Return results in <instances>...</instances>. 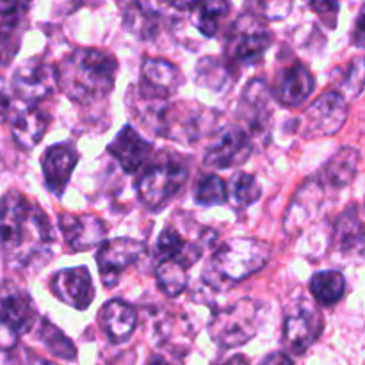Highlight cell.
<instances>
[{
  "label": "cell",
  "mask_w": 365,
  "mask_h": 365,
  "mask_svg": "<svg viewBox=\"0 0 365 365\" xmlns=\"http://www.w3.org/2000/svg\"><path fill=\"white\" fill-rule=\"evenodd\" d=\"M56 232L41 207L21 192L11 191L0 200V250L13 269H38L52 259Z\"/></svg>",
  "instance_id": "obj_1"
},
{
  "label": "cell",
  "mask_w": 365,
  "mask_h": 365,
  "mask_svg": "<svg viewBox=\"0 0 365 365\" xmlns=\"http://www.w3.org/2000/svg\"><path fill=\"white\" fill-rule=\"evenodd\" d=\"M323 321L319 312L307 303H299L284 321V342L296 355H303L319 337Z\"/></svg>",
  "instance_id": "obj_13"
},
{
  "label": "cell",
  "mask_w": 365,
  "mask_h": 365,
  "mask_svg": "<svg viewBox=\"0 0 365 365\" xmlns=\"http://www.w3.org/2000/svg\"><path fill=\"white\" fill-rule=\"evenodd\" d=\"M271 250L255 239H232L214 252L212 269L230 282L246 280L269 262Z\"/></svg>",
  "instance_id": "obj_4"
},
{
  "label": "cell",
  "mask_w": 365,
  "mask_h": 365,
  "mask_svg": "<svg viewBox=\"0 0 365 365\" xmlns=\"http://www.w3.org/2000/svg\"><path fill=\"white\" fill-rule=\"evenodd\" d=\"M11 360H13V362H18L20 365H59L56 362H50V360L38 359V356L31 355L27 349H20V353L11 355Z\"/></svg>",
  "instance_id": "obj_37"
},
{
  "label": "cell",
  "mask_w": 365,
  "mask_h": 365,
  "mask_svg": "<svg viewBox=\"0 0 365 365\" xmlns=\"http://www.w3.org/2000/svg\"><path fill=\"white\" fill-rule=\"evenodd\" d=\"M153 4H130L125 7V25L139 38L148 39L159 29V13Z\"/></svg>",
  "instance_id": "obj_29"
},
{
  "label": "cell",
  "mask_w": 365,
  "mask_h": 365,
  "mask_svg": "<svg viewBox=\"0 0 365 365\" xmlns=\"http://www.w3.org/2000/svg\"><path fill=\"white\" fill-rule=\"evenodd\" d=\"M239 114L248 121L252 132L266 130L271 120L269 89L264 81H252L242 93Z\"/></svg>",
  "instance_id": "obj_21"
},
{
  "label": "cell",
  "mask_w": 365,
  "mask_h": 365,
  "mask_svg": "<svg viewBox=\"0 0 365 365\" xmlns=\"http://www.w3.org/2000/svg\"><path fill=\"white\" fill-rule=\"evenodd\" d=\"M230 70H228V61H221L217 57H203L196 64V82L202 88L221 91L228 84Z\"/></svg>",
  "instance_id": "obj_32"
},
{
  "label": "cell",
  "mask_w": 365,
  "mask_h": 365,
  "mask_svg": "<svg viewBox=\"0 0 365 365\" xmlns=\"http://www.w3.org/2000/svg\"><path fill=\"white\" fill-rule=\"evenodd\" d=\"M146 365H170V364H168L166 360L163 359V356L155 355V356H152V359L148 360V364H146Z\"/></svg>",
  "instance_id": "obj_41"
},
{
  "label": "cell",
  "mask_w": 365,
  "mask_h": 365,
  "mask_svg": "<svg viewBox=\"0 0 365 365\" xmlns=\"http://www.w3.org/2000/svg\"><path fill=\"white\" fill-rule=\"evenodd\" d=\"M316 88L314 75L303 63H292L278 73L274 84V98L285 107H298L312 95Z\"/></svg>",
  "instance_id": "obj_17"
},
{
  "label": "cell",
  "mask_w": 365,
  "mask_h": 365,
  "mask_svg": "<svg viewBox=\"0 0 365 365\" xmlns=\"http://www.w3.org/2000/svg\"><path fill=\"white\" fill-rule=\"evenodd\" d=\"M365 86V57H355L351 63L346 66V70L341 71L339 78V88L344 95L359 96Z\"/></svg>",
  "instance_id": "obj_35"
},
{
  "label": "cell",
  "mask_w": 365,
  "mask_h": 365,
  "mask_svg": "<svg viewBox=\"0 0 365 365\" xmlns=\"http://www.w3.org/2000/svg\"><path fill=\"white\" fill-rule=\"evenodd\" d=\"M259 365H294V362H292L291 356L285 355V353L273 351V353H269V355L264 356V359L260 360Z\"/></svg>",
  "instance_id": "obj_39"
},
{
  "label": "cell",
  "mask_w": 365,
  "mask_h": 365,
  "mask_svg": "<svg viewBox=\"0 0 365 365\" xmlns=\"http://www.w3.org/2000/svg\"><path fill=\"white\" fill-rule=\"evenodd\" d=\"M217 365H250V364L242 355H234V356H230L228 360H225V362H221Z\"/></svg>",
  "instance_id": "obj_40"
},
{
  "label": "cell",
  "mask_w": 365,
  "mask_h": 365,
  "mask_svg": "<svg viewBox=\"0 0 365 365\" xmlns=\"http://www.w3.org/2000/svg\"><path fill=\"white\" fill-rule=\"evenodd\" d=\"M13 114V88L0 77V123H6Z\"/></svg>",
  "instance_id": "obj_36"
},
{
  "label": "cell",
  "mask_w": 365,
  "mask_h": 365,
  "mask_svg": "<svg viewBox=\"0 0 365 365\" xmlns=\"http://www.w3.org/2000/svg\"><path fill=\"white\" fill-rule=\"evenodd\" d=\"M196 203L203 207L221 205L228 200V187L225 180L217 175H202L195 185Z\"/></svg>",
  "instance_id": "obj_33"
},
{
  "label": "cell",
  "mask_w": 365,
  "mask_h": 365,
  "mask_svg": "<svg viewBox=\"0 0 365 365\" xmlns=\"http://www.w3.org/2000/svg\"><path fill=\"white\" fill-rule=\"evenodd\" d=\"M259 312L257 305L250 298L239 299L214 314L209 324L212 341L221 348H237L252 341L257 334Z\"/></svg>",
  "instance_id": "obj_5"
},
{
  "label": "cell",
  "mask_w": 365,
  "mask_h": 365,
  "mask_svg": "<svg viewBox=\"0 0 365 365\" xmlns=\"http://www.w3.org/2000/svg\"><path fill=\"white\" fill-rule=\"evenodd\" d=\"M38 337L39 341L45 344V348L52 353L53 356L63 360H75L77 359V348L71 342V339H68L56 324H52L50 321L41 319L38 327Z\"/></svg>",
  "instance_id": "obj_30"
},
{
  "label": "cell",
  "mask_w": 365,
  "mask_h": 365,
  "mask_svg": "<svg viewBox=\"0 0 365 365\" xmlns=\"http://www.w3.org/2000/svg\"><path fill=\"white\" fill-rule=\"evenodd\" d=\"M59 228L71 252H88L103 245L106 223L93 214H70L59 216Z\"/></svg>",
  "instance_id": "obj_14"
},
{
  "label": "cell",
  "mask_w": 365,
  "mask_h": 365,
  "mask_svg": "<svg viewBox=\"0 0 365 365\" xmlns=\"http://www.w3.org/2000/svg\"><path fill=\"white\" fill-rule=\"evenodd\" d=\"M11 88L21 102H25L27 106H34V103L48 98L59 88L57 70L46 61L32 57V59L24 61L16 68V71L13 73V81H11Z\"/></svg>",
  "instance_id": "obj_8"
},
{
  "label": "cell",
  "mask_w": 365,
  "mask_h": 365,
  "mask_svg": "<svg viewBox=\"0 0 365 365\" xmlns=\"http://www.w3.org/2000/svg\"><path fill=\"white\" fill-rule=\"evenodd\" d=\"M118 61L96 48H77L57 68V81L68 98L93 103L109 96L114 89Z\"/></svg>",
  "instance_id": "obj_2"
},
{
  "label": "cell",
  "mask_w": 365,
  "mask_h": 365,
  "mask_svg": "<svg viewBox=\"0 0 365 365\" xmlns=\"http://www.w3.org/2000/svg\"><path fill=\"white\" fill-rule=\"evenodd\" d=\"M271 41V32L267 31L259 14H242L234 21L227 34V61L237 64L253 63L266 53Z\"/></svg>",
  "instance_id": "obj_7"
},
{
  "label": "cell",
  "mask_w": 365,
  "mask_h": 365,
  "mask_svg": "<svg viewBox=\"0 0 365 365\" xmlns=\"http://www.w3.org/2000/svg\"><path fill=\"white\" fill-rule=\"evenodd\" d=\"M98 321L102 330L114 344L127 342L138 327V312L121 299H110L100 309Z\"/></svg>",
  "instance_id": "obj_19"
},
{
  "label": "cell",
  "mask_w": 365,
  "mask_h": 365,
  "mask_svg": "<svg viewBox=\"0 0 365 365\" xmlns=\"http://www.w3.org/2000/svg\"><path fill=\"white\" fill-rule=\"evenodd\" d=\"M228 196L235 203V207L245 209V207L253 205L262 196V189H260L259 182H257L253 175L239 171L232 178L230 187H228Z\"/></svg>",
  "instance_id": "obj_34"
},
{
  "label": "cell",
  "mask_w": 365,
  "mask_h": 365,
  "mask_svg": "<svg viewBox=\"0 0 365 365\" xmlns=\"http://www.w3.org/2000/svg\"><path fill=\"white\" fill-rule=\"evenodd\" d=\"M78 163V152L71 143H59L46 148L41 159L45 185L53 196H61L66 191L71 173Z\"/></svg>",
  "instance_id": "obj_15"
},
{
  "label": "cell",
  "mask_w": 365,
  "mask_h": 365,
  "mask_svg": "<svg viewBox=\"0 0 365 365\" xmlns=\"http://www.w3.org/2000/svg\"><path fill=\"white\" fill-rule=\"evenodd\" d=\"M321 200H323V189H321L319 182L314 180L303 184L298 195H296L294 202L291 203L287 210L284 223L285 230L292 234V232H298L305 223H309L310 217L319 209Z\"/></svg>",
  "instance_id": "obj_22"
},
{
  "label": "cell",
  "mask_w": 365,
  "mask_h": 365,
  "mask_svg": "<svg viewBox=\"0 0 365 365\" xmlns=\"http://www.w3.org/2000/svg\"><path fill=\"white\" fill-rule=\"evenodd\" d=\"M21 9L6 14L0 20V68L7 66L21 46V38L25 32V14L21 13Z\"/></svg>",
  "instance_id": "obj_27"
},
{
  "label": "cell",
  "mask_w": 365,
  "mask_h": 365,
  "mask_svg": "<svg viewBox=\"0 0 365 365\" xmlns=\"http://www.w3.org/2000/svg\"><path fill=\"white\" fill-rule=\"evenodd\" d=\"M107 152L118 160V164L127 173H135V171H139V168L148 163L150 155L153 153V146L152 143L141 138V134L135 128H132L130 125H125L118 132L114 141L107 146Z\"/></svg>",
  "instance_id": "obj_18"
},
{
  "label": "cell",
  "mask_w": 365,
  "mask_h": 365,
  "mask_svg": "<svg viewBox=\"0 0 365 365\" xmlns=\"http://www.w3.org/2000/svg\"><path fill=\"white\" fill-rule=\"evenodd\" d=\"M353 45L365 50V6L360 11L359 18H356L355 31H353Z\"/></svg>",
  "instance_id": "obj_38"
},
{
  "label": "cell",
  "mask_w": 365,
  "mask_h": 365,
  "mask_svg": "<svg viewBox=\"0 0 365 365\" xmlns=\"http://www.w3.org/2000/svg\"><path fill=\"white\" fill-rule=\"evenodd\" d=\"M348 120V103L342 93L327 91L307 109L305 135L307 138H328L344 127Z\"/></svg>",
  "instance_id": "obj_9"
},
{
  "label": "cell",
  "mask_w": 365,
  "mask_h": 365,
  "mask_svg": "<svg viewBox=\"0 0 365 365\" xmlns=\"http://www.w3.org/2000/svg\"><path fill=\"white\" fill-rule=\"evenodd\" d=\"M360 153L359 150L351 148V146H344L339 152L331 155L324 166V178L327 184L331 185L334 189H344L355 178L356 170H359Z\"/></svg>",
  "instance_id": "obj_25"
},
{
  "label": "cell",
  "mask_w": 365,
  "mask_h": 365,
  "mask_svg": "<svg viewBox=\"0 0 365 365\" xmlns=\"http://www.w3.org/2000/svg\"><path fill=\"white\" fill-rule=\"evenodd\" d=\"M145 253V245L135 239L118 237L106 241L96 253L100 278L106 287H114L120 280L121 273L127 267L134 266Z\"/></svg>",
  "instance_id": "obj_10"
},
{
  "label": "cell",
  "mask_w": 365,
  "mask_h": 365,
  "mask_svg": "<svg viewBox=\"0 0 365 365\" xmlns=\"http://www.w3.org/2000/svg\"><path fill=\"white\" fill-rule=\"evenodd\" d=\"M155 250L160 262H164V260H177L185 269L192 266L200 259V253H202L200 248L187 245L185 239L180 235V232L175 230L173 227H166L160 232Z\"/></svg>",
  "instance_id": "obj_23"
},
{
  "label": "cell",
  "mask_w": 365,
  "mask_h": 365,
  "mask_svg": "<svg viewBox=\"0 0 365 365\" xmlns=\"http://www.w3.org/2000/svg\"><path fill=\"white\" fill-rule=\"evenodd\" d=\"M346 291V280L339 271H319L310 278V292L321 305H335L342 299Z\"/></svg>",
  "instance_id": "obj_28"
},
{
  "label": "cell",
  "mask_w": 365,
  "mask_h": 365,
  "mask_svg": "<svg viewBox=\"0 0 365 365\" xmlns=\"http://www.w3.org/2000/svg\"><path fill=\"white\" fill-rule=\"evenodd\" d=\"M38 321V310L31 294L14 282L0 284V351L16 348L18 339L31 331Z\"/></svg>",
  "instance_id": "obj_3"
},
{
  "label": "cell",
  "mask_w": 365,
  "mask_h": 365,
  "mask_svg": "<svg viewBox=\"0 0 365 365\" xmlns=\"http://www.w3.org/2000/svg\"><path fill=\"white\" fill-rule=\"evenodd\" d=\"M157 284L160 291L170 298H177L187 287V271L177 260H164L155 269Z\"/></svg>",
  "instance_id": "obj_31"
},
{
  "label": "cell",
  "mask_w": 365,
  "mask_h": 365,
  "mask_svg": "<svg viewBox=\"0 0 365 365\" xmlns=\"http://www.w3.org/2000/svg\"><path fill=\"white\" fill-rule=\"evenodd\" d=\"M175 9L192 11V21L207 38H212L220 29L221 21L230 13V4L227 2H191V4H171Z\"/></svg>",
  "instance_id": "obj_26"
},
{
  "label": "cell",
  "mask_w": 365,
  "mask_h": 365,
  "mask_svg": "<svg viewBox=\"0 0 365 365\" xmlns=\"http://www.w3.org/2000/svg\"><path fill=\"white\" fill-rule=\"evenodd\" d=\"M50 291L59 302L75 310H86L95 299V285L88 267L61 269L50 280Z\"/></svg>",
  "instance_id": "obj_12"
},
{
  "label": "cell",
  "mask_w": 365,
  "mask_h": 365,
  "mask_svg": "<svg viewBox=\"0 0 365 365\" xmlns=\"http://www.w3.org/2000/svg\"><path fill=\"white\" fill-rule=\"evenodd\" d=\"M334 242L344 253L356 252L365 245V225L356 207H349L341 214L334 228Z\"/></svg>",
  "instance_id": "obj_24"
},
{
  "label": "cell",
  "mask_w": 365,
  "mask_h": 365,
  "mask_svg": "<svg viewBox=\"0 0 365 365\" xmlns=\"http://www.w3.org/2000/svg\"><path fill=\"white\" fill-rule=\"evenodd\" d=\"M253 150V138L239 127L225 128L217 134L205 153V166L210 170H228L246 163Z\"/></svg>",
  "instance_id": "obj_11"
},
{
  "label": "cell",
  "mask_w": 365,
  "mask_h": 365,
  "mask_svg": "<svg viewBox=\"0 0 365 365\" xmlns=\"http://www.w3.org/2000/svg\"><path fill=\"white\" fill-rule=\"evenodd\" d=\"M48 127V118L36 106H25L14 113L11 120V134L21 150L38 146Z\"/></svg>",
  "instance_id": "obj_20"
},
{
  "label": "cell",
  "mask_w": 365,
  "mask_h": 365,
  "mask_svg": "<svg viewBox=\"0 0 365 365\" xmlns=\"http://www.w3.org/2000/svg\"><path fill=\"white\" fill-rule=\"evenodd\" d=\"M182 73L166 59H145L141 68L139 93L152 100H168L182 86Z\"/></svg>",
  "instance_id": "obj_16"
},
{
  "label": "cell",
  "mask_w": 365,
  "mask_h": 365,
  "mask_svg": "<svg viewBox=\"0 0 365 365\" xmlns=\"http://www.w3.org/2000/svg\"><path fill=\"white\" fill-rule=\"evenodd\" d=\"M187 177V168L178 160H166L148 168L135 185L139 202L150 210L164 209L178 195Z\"/></svg>",
  "instance_id": "obj_6"
}]
</instances>
